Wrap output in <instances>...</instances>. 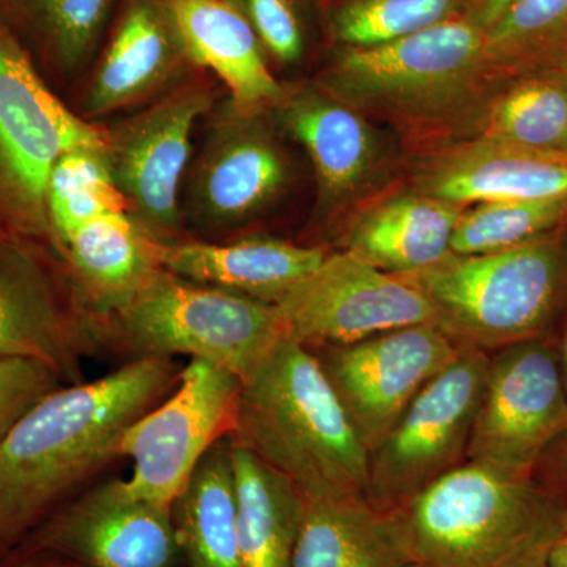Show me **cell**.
<instances>
[{
	"label": "cell",
	"instance_id": "cell-33",
	"mask_svg": "<svg viewBox=\"0 0 567 567\" xmlns=\"http://www.w3.org/2000/svg\"><path fill=\"white\" fill-rule=\"evenodd\" d=\"M244 14L271 69L303 65L323 51L320 0H229Z\"/></svg>",
	"mask_w": 567,
	"mask_h": 567
},
{
	"label": "cell",
	"instance_id": "cell-18",
	"mask_svg": "<svg viewBox=\"0 0 567 567\" xmlns=\"http://www.w3.org/2000/svg\"><path fill=\"white\" fill-rule=\"evenodd\" d=\"M193 70L166 0H118L102 47L82 78L81 115L91 122L152 102Z\"/></svg>",
	"mask_w": 567,
	"mask_h": 567
},
{
	"label": "cell",
	"instance_id": "cell-21",
	"mask_svg": "<svg viewBox=\"0 0 567 567\" xmlns=\"http://www.w3.org/2000/svg\"><path fill=\"white\" fill-rule=\"evenodd\" d=\"M328 254L323 246L270 237L241 238L229 244L177 238L158 244L164 270L274 306L311 275Z\"/></svg>",
	"mask_w": 567,
	"mask_h": 567
},
{
	"label": "cell",
	"instance_id": "cell-39",
	"mask_svg": "<svg viewBox=\"0 0 567 567\" xmlns=\"http://www.w3.org/2000/svg\"><path fill=\"white\" fill-rule=\"evenodd\" d=\"M406 567H424V566H421V565H416V563H412V565H409Z\"/></svg>",
	"mask_w": 567,
	"mask_h": 567
},
{
	"label": "cell",
	"instance_id": "cell-19",
	"mask_svg": "<svg viewBox=\"0 0 567 567\" xmlns=\"http://www.w3.org/2000/svg\"><path fill=\"white\" fill-rule=\"evenodd\" d=\"M406 162L409 185L466 207L567 194V153L529 151L491 137H472Z\"/></svg>",
	"mask_w": 567,
	"mask_h": 567
},
{
	"label": "cell",
	"instance_id": "cell-29",
	"mask_svg": "<svg viewBox=\"0 0 567 567\" xmlns=\"http://www.w3.org/2000/svg\"><path fill=\"white\" fill-rule=\"evenodd\" d=\"M477 0H320L324 48L385 43L461 18Z\"/></svg>",
	"mask_w": 567,
	"mask_h": 567
},
{
	"label": "cell",
	"instance_id": "cell-28",
	"mask_svg": "<svg viewBox=\"0 0 567 567\" xmlns=\"http://www.w3.org/2000/svg\"><path fill=\"white\" fill-rule=\"evenodd\" d=\"M480 136L544 153H567V66L503 82Z\"/></svg>",
	"mask_w": 567,
	"mask_h": 567
},
{
	"label": "cell",
	"instance_id": "cell-32",
	"mask_svg": "<svg viewBox=\"0 0 567 567\" xmlns=\"http://www.w3.org/2000/svg\"><path fill=\"white\" fill-rule=\"evenodd\" d=\"M565 227L567 194L548 199L473 204L458 219L451 252L468 256L502 251Z\"/></svg>",
	"mask_w": 567,
	"mask_h": 567
},
{
	"label": "cell",
	"instance_id": "cell-24",
	"mask_svg": "<svg viewBox=\"0 0 567 567\" xmlns=\"http://www.w3.org/2000/svg\"><path fill=\"white\" fill-rule=\"evenodd\" d=\"M118 0H0V29L48 82L82 80L102 47Z\"/></svg>",
	"mask_w": 567,
	"mask_h": 567
},
{
	"label": "cell",
	"instance_id": "cell-22",
	"mask_svg": "<svg viewBox=\"0 0 567 567\" xmlns=\"http://www.w3.org/2000/svg\"><path fill=\"white\" fill-rule=\"evenodd\" d=\"M128 212L85 223L54 249L82 301L102 322L162 268L158 244Z\"/></svg>",
	"mask_w": 567,
	"mask_h": 567
},
{
	"label": "cell",
	"instance_id": "cell-16",
	"mask_svg": "<svg viewBox=\"0 0 567 567\" xmlns=\"http://www.w3.org/2000/svg\"><path fill=\"white\" fill-rule=\"evenodd\" d=\"M279 128L308 153L315 169L320 216L338 224L393 181L398 152L360 111L316 81L286 85L271 110Z\"/></svg>",
	"mask_w": 567,
	"mask_h": 567
},
{
	"label": "cell",
	"instance_id": "cell-13",
	"mask_svg": "<svg viewBox=\"0 0 567 567\" xmlns=\"http://www.w3.org/2000/svg\"><path fill=\"white\" fill-rule=\"evenodd\" d=\"M210 115L203 148L183 183L182 216L219 233L274 207L293 173L271 110L241 107L229 99Z\"/></svg>",
	"mask_w": 567,
	"mask_h": 567
},
{
	"label": "cell",
	"instance_id": "cell-10",
	"mask_svg": "<svg viewBox=\"0 0 567 567\" xmlns=\"http://www.w3.org/2000/svg\"><path fill=\"white\" fill-rule=\"evenodd\" d=\"M102 347L99 320L55 254L32 238L0 234V360L40 361L73 385L84 382V358Z\"/></svg>",
	"mask_w": 567,
	"mask_h": 567
},
{
	"label": "cell",
	"instance_id": "cell-2",
	"mask_svg": "<svg viewBox=\"0 0 567 567\" xmlns=\"http://www.w3.org/2000/svg\"><path fill=\"white\" fill-rule=\"evenodd\" d=\"M476 18L363 48H324L312 78L336 99L385 125L406 159L480 136L503 80Z\"/></svg>",
	"mask_w": 567,
	"mask_h": 567
},
{
	"label": "cell",
	"instance_id": "cell-5",
	"mask_svg": "<svg viewBox=\"0 0 567 567\" xmlns=\"http://www.w3.org/2000/svg\"><path fill=\"white\" fill-rule=\"evenodd\" d=\"M404 278L458 344L494 353L548 338L567 303V227L502 251L451 252Z\"/></svg>",
	"mask_w": 567,
	"mask_h": 567
},
{
	"label": "cell",
	"instance_id": "cell-26",
	"mask_svg": "<svg viewBox=\"0 0 567 567\" xmlns=\"http://www.w3.org/2000/svg\"><path fill=\"white\" fill-rule=\"evenodd\" d=\"M230 462L244 566L292 567L305 496L281 473L233 442Z\"/></svg>",
	"mask_w": 567,
	"mask_h": 567
},
{
	"label": "cell",
	"instance_id": "cell-6",
	"mask_svg": "<svg viewBox=\"0 0 567 567\" xmlns=\"http://www.w3.org/2000/svg\"><path fill=\"white\" fill-rule=\"evenodd\" d=\"M286 336L274 305L158 268L102 322L103 344L134 358L203 360L244 380Z\"/></svg>",
	"mask_w": 567,
	"mask_h": 567
},
{
	"label": "cell",
	"instance_id": "cell-23",
	"mask_svg": "<svg viewBox=\"0 0 567 567\" xmlns=\"http://www.w3.org/2000/svg\"><path fill=\"white\" fill-rule=\"evenodd\" d=\"M196 69L221 82L241 107L274 110L286 85L278 81L248 21L229 0H166Z\"/></svg>",
	"mask_w": 567,
	"mask_h": 567
},
{
	"label": "cell",
	"instance_id": "cell-34",
	"mask_svg": "<svg viewBox=\"0 0 567 567\" xmlns=\"http://www.w3.org/2000/svg\"><path fill=\"white\" fill-rule=\"evenodd\" d=\"M65 385L50 365L25 358L0 360V440L44 395Z\"/></svg>",
	"mask_w": 567,
	"mask_h": 567
},
{
	"label": "cell",
	"instance_id": "cell-40",
	"mask_svg": "<svg viewBox=\"0 0 567 567\" xmlns=\"http://www.w3.org/2000/svg\"><path fill=\"white\" fill-rule=\"evenodd\" d=\"M559 66H567V62L563 63V65H559Z\"/></svg>",
	"mask_w": 567,
	"mask_h": 567
},
{
	"label": "cell",
	"instance_id": "cell-25",
	"mask_svg": "<svg viewBox=\"0 0 567 567\" xmlns=\"http://www.w3.org/2000/svg\"><path fill=\"white\" fill-rule=\"evenodd\" d=\"M412 551L398 511L368 499H305L292 567H406Z\"/></svg>",
	"mask_w": 567,
	"mask_h": 567
},
{
	"label": "cell",
	"instance_id": "cell-4",
	"mask_svg": "<svg viewBox=\"0 0 567 567\" xmlns=\"http://www.w3.org/2000/svg\"><path fill=\"white\" fill-rule=\"evenodd\" d=\"M424 567H544L566 509L535 477L465 461L395 509Z\"/></svg>",
	"mask_w": 567,
	"mask_h": 567
},
{
	"label": "cell",
	"instance_id": "cell-35",
	"mask_svg": "<svg viewBox=\"0 0 567 567\" xmlns=\"http://www.w3.org/2000/svg\"><path fill=\"white\" fill-rule=\"evenodd\" d=\"M533 477L557 496L565 506L567 517V434L544 454Z\"/></svg>",
	"mask_w": 567,
	"mask_h": 567
},
{
	"label": "cell",
	"instance_id": "cell-7",
	"mask_svg": "<svg viewBox=\"0 0 567 567\" xmlns=\"http://www.w3.org/2000/svg\"><path fill=\"white\" fill-rule=\"evenodd\" d=\"M102 126L71 111L0 29V234L50 248L47 186L65 153L104 147Z\"/></svg>",
	"mask_w": 567,
	"mask_h": 567
},
{
	"label": "cell",
	"instance_id": "cell-8",
	"mask_svg": "<svg viewBox=\"0 0 567 567\" xmlns=\"http://www.w3.org/2000/svg\"><path fill=\"white\" fill-rule=\"evenodd\" d=\"M216 80L193 70L144 110L104 128L106 158L128 213L153 237L177 240L197 123L215 110Z\"/></svg>",
	"mask_w": 567,
	"mask_h": 567
},
{
	"label": "cell",
	"instance_id": "cell-14",
	"mask_svg": "<svg viewBox=\"0 0 567 567\" xmlns=\"http://www.w3.org/2000/svg\"><path fill=\"white\" fill-rule=\"evenodd\" d=\"M465 346L434 323L311 349L369 454ZM309 349V347H308Z\"/></svg>",
	"mask_w": 567,
	"mask_h": 567
},
{
	"label": "cell",
	"instance_id": "cell-30",
	"mask_svg": "<svg viewBox=\"0 0 567 567\" xmlns=\"http://www.w3.org/2000/svg\"><path fill=\"white\" fill-rule=\"evenodd\" d=\"M492 71L506 81L567 62V0H518L486 28Z\"/></svg>",
	"mask_w": 567,
	"mask_h": 567
},
{
	"label": "cell",
	"instance_id": "cell-38",
	"mask_svg": "<svg viewBox=\"0 0 567 567\" xmlns=\"http://www.w3.org/2000/svg\"><path fill=\"white\" fill-rule=\"evenodd\" d=\"M559 364H561L563 380L567 390V317L565 327H563L561 339H559V346L557 347Z\"/></svg>",
	"mask_w": 567,
	"mask_h": 567
},
{
	"label": "cell",
	"instance_id": "cell-12",
	"mask_svg": "<svg viewBox=\"0 0 567 567\" xmlns=\"http://www.w3.org/2000/svg\"><path fill=\"white\" fill-rule=\"evenodd\" d=\"M567 434V390L558 350L540 338L491 353L466 461L533 477Z\"/></svg>",
	"mask_w": 567,
	"mask_h": 567
},
{
	"label": "cell",
	"instance_id": "cell-20",
	"mask_svg": "<svg viewBox=\"0 0 567 567\" xmlns=\"http://www.w3.org/2000/svg\"><path fill=\"white\" fill-rule=\"evenodd\" d=\"M466 205L436 199L394 182L358 204L336 226V244L391 275H412L451 254Z\"/></svg>",
	"mask_w": 567,
	"mask_h": 567
},
{
	"label": "cell",
	"instance_id": "cell-1",
	"mask_svg": "<svg viewBox=\"0 0 567 567\" xmlns=\"http://www.w3.org/2000/svg\"><path fill=\"white\" fill-rule=\"evenodd\" d=\"M181 371L174 358H134L32 406L0 440V550L20 547L121 457L123 432L174 390Z\"/></svg>",
	"mask_w": 567,
	"mask_h": 567
},
{
	"label": "cell",
	"instance_id": "cell-37",
	"mask_svg": "<svg viewBox=\"0 0 567 567\" xmlns=\"http://www.w3.org/2000/svg\"><path fill=\"white\" fill-rule=\"evenodd\" d=\"M547 567H567V527L548 551Z\"/></svg>",
	"mask_w": 567,
	"mask_h": 567
},
{
	"label": "cell",
	"instance_id": "cell-17",
	"mask_svg": "<svg viewBox=\"0 0 567 567\" xmlns=\"http://www.w3.org/2000/svg\"><path fill=\"white\" fill-rule=\"evenodd\" d=\"M22 544L76 567H173L181 555L173 506L140 498L123 480L85 487Z\"/></svg>",
	"mask_w": 567,
	"mask_h": 567
},
{
	"label": "cell",
	"instance_id": "cell-41",
	"mask_svg": "<svg viewBox=\"0 0 567 567\" xmlns=\"http://www.w3.org/2000/svg\"><path fill=\"white\" fill-rule=\"evenodd\" d=\"M544 567H547V566H544Z\"/></svg>",
	"mask_w": 567,
	"mask_h": 567
},
{
	"label": "cell",
	"instance_id": "cell-15",
	"mask_svg": "<svg viewBox=\"0 0 567 567\" xmlns=\"http://www.w3.org/2000/svg\"><path fill=\"white\" fill-rule=\"evenodd\" d=\"M276 309L286 334L309 349L353 344L410 324H435L434 309L409 279L346 251L328 254Z\"/></svg>",
	"mask_w": 567,
	"mask_h": 567
},
{
	"label": "cell",
	"instance_id": "cell-36",
	"mask_svg": "<svg viewBox=\"0 0 567 567\" xmlns=\"http://www.w3.org/2000/svg\"><path fill=\"white\" fill-rule=\"evenodd\" d=\"M0 567H76L65 559L33 550L21 544L10 550H0Z\"/></svg>",
	"mask_w": 567,
	"mask_h": 567
},
{
	"label": "cell",
	"instance_id": "cell-3",
	"mask_svg": "<svg viewBox=\"0 0 567 567\" xmlns=\"http://www.w3.org/2000/svg\"><path fill=\"white\" fill-rule=\"evenodd\" d=\"M308 502L368 499L369 451L315 352L282 336L241 380L229 435Z\"/></svg>",
	"mask_w": 567,
	"mask_h": 567
},
{
	"label": "cell",
	"instance_id": "cell-27",
	"mask_svg": "<svg viewBox=\"0 0 567 567\" xmlns=\"http://www.w3.org/2000/svg\"><path fill=\"white\" fill-rule=\"evenodd\" d=\"M178 550L188 567H245L238 539L230 442L205 454L173 505Z\"/></svg>",
	"mask_w": 567,
	"mask_h": 567
},
{
	"label": "cell",
	"instance_id": "cell-11",
	"mask_svg": "<svg viewBox=\"0 0 567 567\" xmlns=\"http://www.w3.org/2000/svg\"><path fill=\"white\" fill-rule=\"evenodd\" d=\"M240 390L233 372L189 360L174 390L123 432L118 456L132 462L130 491L173 506L205 454L229 439Z\"/></svg>",
	"mask_w": 567,
	"mask_h": 567
},
{
	"label": "cell",
	"instance_id": "cell-9",
	"mask_svg": "<svg viewBox=\"0 0 567 567\" xmlns=\"http://www.w3.org/2000/svg\"><path fill=\"white\" fill-rule=\"evenodd\" d=\"M491 353L465 346L369 454L368 502L395 511L464 464Z\"/></svg>",
	"mask_w": 567,
	"mask_h": 567
},
{
	"label": "cell",
	"instance_id": "cell-31",
	"mask_svg": "<svg viewBox=\"0 0 567 567\" xmlns=\"http://www.w3.org/2000/svg\"><path fill=\"white\" fill-rule=\"evenodd\" d=\"M47 212L51 251L85 223L128 212L112 177L106 145L78 148L54 164L47 186Z\"/></svg>",
	"mask_w": 567,
	"mask_h": 567
}]
</instances>
